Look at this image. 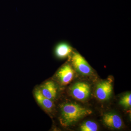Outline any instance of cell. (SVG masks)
I'll return each instance as SVG.
<instances>
[{
	"label": "cell",
	"mask_w": 131,
	"mask_h": 131,
	"mask_svg": "<svg viewBox=\"0 0 131 131\" xmlns=\"http://www.w3.org/2000/svg\"><path fill=\"white\" fill-rule=\"evenodd\" d=\"M92 113L91 110L78 104L66 103L61 106L60 122L63 126H69Z\"/></svg>",
	"instance_id": "cell-1"
},
{
	"label": "cell",
	"mask_w": 131,
	"mask_h": 131,
	"mask_svg": "<svg viewBox=\"0 0 131 131\" xmlns=\"http://www.w3.org/2000/svg\"><path fill=\"white\" fill-rule=\"evenodd\" d=\"M71 61L74 68L81 74L88 75L92 73L90 66L85 59L78 52L73 53Z\"/></svg>",
	"instance_id": "cell-2"
},
{
	"label": "cell",
	"mask_w": 131,
	"mask_h": 131,
	"mask_svg": "<svg viewBox=\"0 0 131 131\" xmlns=\"http://www.w3.org/2000/svg\"><path fill=\"white\" fill-rule=\"evenodd\" d=\"M71 93L73 97L77 100L83 101L89 97L90 87L86 83H76L71 88Z\"/></svg>",
	"instance_id": "cell-3"
},
{
	"label": "cell",
	"mask_w": 131,
	"mask_h": 131,
	"mask_svg": "<svg viewBox=\"0 0 131 131\" xmlns=\"http://www.w3.org/2000/svg\"><path fill=\"white\" fill-rule=\"evenodd\" d=\"M113 91V86L109 81L101 82L97 85L95 91L97 98L101 101H105L110 98Z\"/></svg>",
	"instance_id": "cell-4"
},
{
	"label": "cell",
	"mask_w": 131,
	"mask_h": 131,
	"mask_svg": "<svg viewBox=\"0 0 131 131\" xmlns=\"http://www.w3.org/2000/svg\"><path fill=\"white\" fill-rule=\"evenodd\" d=\"M74 72L72 66L66 64L60 68L57 73V76L62 84H69L73 80Z\"/></svg>",
	"instance_id": "cell-5"
},
{
	"label": "cell",
	"mask_w": 131,
	"mask_h": 131,
	"mask_svg": "<svg viewBox=\"0 0 131 131\" xmlns=\"http://www.w3.org/2000/svg\"><path fill=\"white\" fill-rule=\"evenodd\" d=\"M103 121V123L106 126L114 129H121L123 125L121 117L115 114L108 113L104 114Z\"/></svg>",
	"instance_id": "cell-6"
},
{
	"label": "cell",
	"mask_w": 131,
	"mask_h": 131,
	"mask_svg": "<svg viewBox=\"0 0 131 131\" xmlns=\"http://www.w3.org/2000/svg\"><path fill=\"white\" fill-rule=\"evenodd\" d=\"M73 51V48L66 42H61L56 46L54 52L56 56L59 59H64L69 57Z\"/></svg>",
	"instance_id": "cell-7"
},
{
	"label": "cell",
	"mask_w": 131,
	"mask_h": 131,
	"mask_svg": "<svg viewBox=\"0 0 131 131\" xmlns=\"http://www.w3.org/2000/svg\"><path fill=\"white\" fill-rule=\"evenodd\" d=\"M42 94L50 100H54L57 94V88L55 83L51 81L46 82L40 89Z\"/></svg>",
	"instance_id": "cell-8"
},
{
	"label": "cell",
	"mask_w": 131,
	"mask_h": 131,
	"mask_svg": "<svg viewBox=\"0 0 131 131\" xmlns=\"http://www.w3.org/2000/svg\"><path fill=\"white\" fill-rule=\"evenodd\" d=\"M34 95L38 103L44 109L48 112H51L53 107V103L51 100L44 96L40 89L35 91Z\"/></svg>",
	"instance_id": "cell-9"
},
{
	"label": "cell",
	"mask_w": 131,
	"mask_h": 131,
	"mask_svg": "<svg viewBox=\"0 0 131 131\" xmlns=\"http://www.w3.org/2000/svg\"><path fill=\"white\" fill-rule=\"evenodd\" d=\"M80 129L82 131H96L98 126L95 122L89 121L83 124L80 127Z\"/></svg>",
	"instance_id": "cell-10"
},
{
	"label": "cell",
	"mask_w": 131,
	"mask_h": 131,
	"mask_svg": "<svg viewBox=\"0 0 131 131\" xmlns=\"http://www.w3.org/2000/svg\"><path fill=\"white\" fill-rule=\"evenodd\" d=\"M120 104L126 108L130 107L131 106L130 93L127 94L122 96L120 101Z\"/></svg>",
	"instance_id": "cell-11"
}]
</instances>
